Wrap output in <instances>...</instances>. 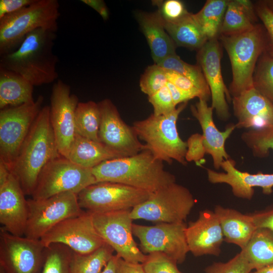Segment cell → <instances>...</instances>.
Masks as SVG:
<instances>
[{
    "mask_svg": "<svg viewBox=\"0 0 273 273\" xmlns=\"http://www.w3.org/2000/svg\"><path fill=\"white\" fill-rule=\"evenodd\" d=\"M195 203L189 190L175 182L152 193L131 210L130 215L133 220L158 223L185 222Z\"/></svg>",
    "mask_w": 273,
    "mask_h": 273,
    "instance_id": "obj_7",
    "label": "cell"
},
{
    "mask_svg": "<svg viewBox=\"0 0 273 273\" xmlns=\"http://www.w3.org/2000/svg\"><path fill=\"white\" fill-rule=\"evenodd\" d=\"M166 85L170 92L175 106L184 103H187L188 101L196 98L192 94L177 88L169 81L167 82Z\"/></svg>",
    "mask_w": 273,
    "mask_h": 273,
    "instance_id": "obj_48",
    "label": "cell"
},
{
    "mask_svg": "<svg viewBox=\"0 0 273 273\" xmlns=\"http://www.w3.org/2000/svg\"><path fill=\"white\" fill-rule=\"evenodd\" d=\"M152 193L126 185L99 182L77 194L80 208L92 213L132 209L149 198Z\"/></svg>",
    "mask_w": 273,
    "mask_h": 273,
    "instance_id": "obj_11",
    "label": "cell"
},
{
    "mask_svg": "<svg viewBox=\"0 0 273 273\" xmlns=\"http://www.w3.org/2000/svg\"><path fill=\"white\" fill-rule=\"evenodd\" d=\"M97 183L92 169L79 166L60 155L50 160L43 167L31 198L43 199L69 192L78 194Z\"/></svg>",
    "mask_w": 273,
    "mask_h": 273,
    "instance_id": "obj_8",
    "label": "cell"
},
{
    "mask_svg": "<svg viewBox=\"0 0 273 273\" xmlns=\"http://www.w3.org/2000/svg\"><path fill=\"white\" fill-rule=\"evenodd\" d=\"M78 98L70 86L61 79L53 85L50 119L60 154L67 158L75 135V113Z\"/></svg>",
    "mask_w": 273,
    "mask_h": 273,
    "instance_id": "obj_16",
    "label": "cell"
},
{
    "mask_svg": "<svg viewBox=\"0 0 273 273\" xmlns=\"http://www.w3.org/2000/svg\"><path fill=\"white\" fill-rule=\"evenodd\" d=\"M251 273H273V264H270L255 270Z\"/></svg>",
    "mask_w": 273,
    "mask_h": 273,
    "instance_id": "obj_53",
    "label": "cell"
},
{
    "mask_svg": "<svg viewBox=\"0 0 273 273\" xmlns=\"http://www.w3.org/2000/svg\"><path fill=\"white\" fill-rule=\"evenodd\" d=\"M21 185L11 174L0 186V223L9 233L24 236L28 219L27 200Z\"/></svg>",
    "mask_w": 273,
    "mask_h": 273,
    "instance_id": "obj_21",
    "label": "cell"
},
{
    "mask_svg": "<svg viewBox=\"0 0 273 273\" xmlns=\"http://www.w3.org/2000/svg\"><path fill=\"white\" fill-rule=\"evenodd\" d=\"M148 101L153 107V114L160 116L168 114L177 107L174 104L167 85L153 95L148 96Z\"/></svg>",
    "mask_w": 273,
    "mask_h": 273,
    "instance_id": "obj_42",
    "label": "cell"
},
{
    "mask_svg": "<svg viewBox=\"0 0 273 273\" xmlns=\"http://www.w3.org/2000/svg\"><path fill=\"white\" fill-rule=\"evenodd\" d=\"M235 165V161L230 159L223 161L221 164L224 172L207 169L209 181L212 184H228L231 187L234 196L248 200L253 197L254 187L261 188L265 195L272 193L273 173L258 172L251 174L238 170Z\"/></svg>",
    "mask_w": 273,
    "mask_h": 273,
    "instance_id": "obj_19",
    "label": "cell"
},
{
    "mask_svg": "<svg viewBox=\"0 0 273 273\" xmlns=\"http://www.w3.org/2000/svg\"><path fill=\"white\" fill-rule=\"evenodd\" d=\"M241 251L253 269L273 264V232L267 229H257Z\"/></svg>",
    "mask_w": 273,
    "mask_h": 273,
    "instance_id": "obj_30",
    "label": "cell"
},
{
    "mask_svg": "<svg viewBox=\"0 0 273 273\" xmlns=\"http://www.w3.org/2000/svg\"><path fill=\"white\" fill-rule=\"evenodd\" d=\"M158 65L165 69L175 71L188 78L207 100L211 96L210 88L199 65H193L184 62L176 54L167 57Z\"/></svg>",
    "mask_w": 273,
    "mask_h": 273,
    "instance_id": "obj_34",
    "label": "cell"
},
{
    "mask_svg": "<svg viewBox=\"0 0 273 273\" xmlns=\"http://www.w3.org/2000/svg\"><path fill=\"white\" fill-rule=\"evenodd\" d=\"M185 222L158 223L155 225L132 224L133 235L140 242L144 254L161 252L177 264L182 263L189 252Z\"/></svg>",
    "mask_w": 273,
    "mask_h": 273,
    "instance_id": "obj_13",
    "label": "cell"
},
{
    "mask_svg": "<svg viewBox=\"0 0 273 273\" xmlns=\"http://www.w3.org/2000/svg\"><path fill=\"white\" fill-rule=\"evenodd\" d=\"M153 3L158 7L157 11L164 23L177 22L189 13L183 3L178 0L155 1Z\"/></svg>",
    "mask_w": 273,
    "mask_h": 273,
    "instance_id": "obj_41",
    "label": "cell"
},
{
    "mask_svg": "<svg viewBox=\"0 0 273 273\" xmlns=\"http://www.w3.org/2000/svg\"><path fill=\"white\" fill-rule=\"evenodd\" d=\"M118 258L117 255H113L101 273H116Z\"/></svg>",
    "mask_w": 273,
    "mask_h": 273,
    "instance_id": "obj_51",
    "label": "cell"
},
{
    "mask_svg": "<svg viewBox=\"0 0 273 273\" xmlns=\"http://www.w3.org/2000/svg\"><path fill=\"white\" fill-rule=\"evenodd\" d=\"M40 240L45 247L59 243L80 254L92 253L106 244L96 230L92 213L84 210L61 221Z\"/></svg>",
    "mask_w": 273,
    "mask_h": 273,
    "instance_id": "obj_15",
    "label": "cell"
},
{
    "mask_svg": "<svg viewBox=\"0 0 273 273\" xmlns=\"http://www.w3.org/2000/svg\"><path fill=\"white\" fill-rule=\"evenodd\" d=\"M131 210L92 213L93 222L99 235L116 255L128 262L142 263L147 255L133 239Z\"/></svg>",
    "mask_w": 273,
    "mask_h": 273,
    "instance_id": "obj_12",
    "label": "cell"
},
{
    "mask_svg": "<svg viewBox=\"0 0 273 273\" xmlns=\"http://www.w3.org/2000/svg\"><path fill=\"white\" fill-rule=\"evenodd\" d=\"M213 110L211 106H208L206 100L202 99L191 107V112L202 130L206 154L211 155L214 168L219 169L223 161L231 159L225 150V143L236 127L235 125H231L225 130L219 131L213 119Z\"/></svg>",
    "mask_w": 273,
    "mask_h": 273,
    "instance_id": "obj_23",
    "label": "cell"
},
{
    "mask_svg": "<svg viewBox=\"0 0 273 273\" xmlns=\"http://www.w3.org/2000/svg\"><path fill=\"white\" fill-rule=\"evenodd\" d=\"M50 119V107L41 109L11 169L25 195H32L45 165L60 156Z\"/></svg>",
    "mask_w": 273,
    "mask_h": 273,
    "instance_id": "obj_3",
    "label": "cell"
},
{
    "mask_svg": "<svg viewBox=\"0 0 273 273\" xmlns=\"http://www.w3.org/2000/svg\"><path fill=\"white\" fill-rule=\"evenodd\" d=\"M11 173L7 166L4 163L0 161V186H3L7 182Z\"/></svg>",
    "mask_w": 273,
    "mask_h": 273,
    "instance_id": "obj_52",
    "label": "cell"
},
{
    "mask_svg": "<svg viewBox=\"0 0 273 273\" xmlns=\"http://www.w3.org/2000/svg\"><path fill=\"white\" fill-rule=\"evenodd\" d=\"M241 139L255 157H266L273 150V125L249 129L241 134Z\"/></svg>",
    "mask_w": 273,
    "mask_h": 273,
    "instance_id": "obj_36",
    "label": "cell"
},
{
    "mask_svg": "<svg viewBox=\"0 0 273 273\" xmlns=\"http://www.w3.org/2000/svg\"><path fill=\"white\" fill-rule=\"evenodd\" d=\"M116 273H145L142 263L126 261L118 256Z\"/></svg>",
    "mask_w": 273,
    "mask_h": 273,
    "instance_id": "obj_49",
    "label": "cell"
},
{
    "mask_svg": "<svg viewBox=\"0 0 273 273\" xmlns=\"http://www.w3.org/2000/svg\"><path fill=\"white\" fill-rule=\"evenodd\" d=\"M81 2L97 12L104 20H107L109 19V10L104 1L81 0Z\"/></svg>",
    "mask_w": 273,
    "mask_h": 273,
    "instance_id": "obj_50",
    "label": "cell"
},
{
    "mask_svg": "<svg viewBox=\"0 0 273 273\" xmlns=\"http://www.w3.org/2000/svg\"><path fill=\"white\" fill-rule=\"evenodd\" d=\"M44 100H36L0 111V161L11 171L20 148L42 109Z\"/></svg>",
    "mask_w": 273,
    "mask_h": 273,
    "instance_id": "obj_9",
    "label": "cell"
},
{
    "mask_svg": "<svg viewBox=\"0 0 273 273\" xmlns=\"http://www.w3.org/2000/svg\"><path fill=\"white\" fill-rule=\"evenodd\" d=\"M35 0H1L0 18L16 12L32 4Z\"/></svg>",
    "mask_w": 273,
    "mask_h": 273,
    "instance_id": "obj_47",
    "label": "cell"
},
{
    "mask_svg": "<svg viewBox=\"0 0 273 273\" xmlns=\"http://www.w3.org/2000/svg\"><path fill=\"white\" fill-rule=\"evenodd\" d=\"M257 63L253 86L273 104V57L264 52Z\"/></svg>",
    "mask_w": 273,
    "mask_h": 273,
    "instance_id": "obj_37",
    "label": "cell"
},
{
    "mask_svg": "<svg viewBox=\"0 0 273 273\" xmlns=\"http://www.w3.org/2000/svg\"><path fill=\"white\" fill-rule=\"evenodd\" d=\"M253 268L242 251L226 262H214L205 269L206 273H250Z\"/></svg>",
    "mask_w": 273,
    "mask_h": 273,
    "instance_id": "obj_40",
    "label": "cell"
},
{
    "mask_svg": "<svg viewBox=\"0 0 273 273\" xmlns=\"http://www.w3.org/2000/svg\"><path fill=\"white\" fill-rule=\"evenodd\" d=\"M270 11L273 13V0L262 1Z\"/></svg>",
    "mask_w": 273,
    "mask_h": 273,
    "instance_id": "obj_54",
    "label": "cell"
},
{
    "mask_svg": "<svg viewBox=\"0 0 273 273\" xmlns=\"http://www.w3.org/2000/svg\"><path fill=\"white\" fill-rule=\"evenodd\" d=\"M220 47L217 37L208 40L198 50L197 60L210 88L211 106L220 119L226 120L230 117L226 100L231 98L222 76Z\"/></svg>",
    "mask_w": 273,
    "mask_h": 273,
    "instance_id": "obj_18",
    "label": "cell"
},
{
    "mask_svg": "<svg viewBox=\"0 0 273 273\" xmlns=\"http://www.w3.org/2000/svg\"><path fill=\"white\" fill-rule=\"evenodd\" d=\"M237 128L260 129L273 125V104L254 87L232 99Z\"/></svg>",
    "mask_w": 273,
    "mask_h": 273,
    "instance_id": "obj_22",
    "label": "cell"
},
{
    "mask_svg": "<svg viewBox=\"0 0 273 273\" xmlns=\"http://www.w3.org/2000/svg\"><path fill=\"white\" fill-rule=\"evenodd\" d=\"M45 247L40 239L12 235L0 228V273H38Z\"/></svg>",
    "mask_w": 273,
    "mask_h": 273,
    "instance_id": "obj_14",
    "label": "cell"
},
{
    "mask_svg": "<svg viewBox=\"0 0 273 273\" xmlns=\"http://www.w3.org/2000/svg\"><path fill=\"white\" fill-rule=\"evenodd\" d=\"M101 112L98 103L93 101L79 102L75 110L76 133L96 142H100L99 131Z\"/></svg>",
    "mask_w": 273,
    "mask_h": 273,
    "instance_id": "obj_31",
    "label": "cell"
},
{
    "mask_svg": "<svg viewBox=\"0 0 273 273\" xmlns=\"http://www.w3.org/2000/svg\"><path fill=\"white\" fill-rule=\"evenodd\" d=\"M186 236L189 251L194 256L219 255L224 236L214 211H201L198 219L187 225Z\"/></svg>",
    "mask_w": 273,
    "mask_h": 273,
    "instance_id": "obj_20",
    "label": "cell"
},
{
    "mask_svg": "<svg viewBox=\"0 0 273 273\" xmlns=\"http://www.w3.org/2000/svg\"><path fill=\"white\" fill-rule=\"evenodd\" d=\"M250 215L257 229H267L273 232V206Z\"/></svg>",
    "mask_w": 273,
    "mask_h": 273,
    "instance_id": "obj_46",
    "label": "cell"
},
{
    "mask_svg": "<svg viewBox=\"0 0 273 273\" xmlns=\"http://www.w3.org/2000/svg\"><path fill=\"white\" fill-rule=\"evenodd\" d=\"M60 16L57 0H35L28 6L0 18V56L16 51L26 36L36 29L56 32Z\"/></svg>",
    "mask_w": 273,
    "mask_h": 273,
    "instance_id": "obj_4",
    "label": "cell"
},
{
    "mask_svg": "<svg viewBox=\"0 0 273 273\" xmlns=\"http://www.w3.org/2000/svg\"><path fill=\"white\" fill-rule=\"evenodd\" d=\"M255 11L266 30V47L264 52L273 57V13L263 2L257 5Z\"/></svg>",
    "mask_w": 273,
    "mask_h": 273,
    "instance_id": "obj_43",
    "label": "cell"
},
{
    "mask_svg": "<svg viewBox=\"0 0 273 273\" xmlns=\"http://www.w3.org/2000/svg\"><path fill=\"white\" fill-rule=\"evenodd\" d=\"M187 103L178 105L172 112L164 115L152 114L148 118L133 122L132 127L139 140L145 142L146 149L157 159L171 164L175 160L187 164L185 156L187 142L179 136L176 123Z\"/></svg>",
    "mask_w": 273,
    "mask_h": 273,
    "instance_id": "obj_5",
    "label": "cell"
},
{
    "mask_svg": "<svg viewBox=\"0 0 273 273\" xmlns=\"http://www.w3.org/2000/svg\"><path fill=\"white\" fill-rule=\"evenodd\" d=\"M56 32L43 29L28 34L14 52L0 56V67L15 72L34 86L58 79L59 59L53 51Z\"/></svg>",
    "mask_w": 273,
    "mask_h": 273,
    "instance_id": "obj_1",
    "label": "cell"
},
{
    "mask_svg": "<svg viewBox=\"0 0 273 273\" xmlns=\"http://www.w3.org/2000/svg\"><path fill=\"white\" fill-rule=\"evenodd\" d=\"M164 24L176 46L199 50L208 40L190 13L177 22Z\"/></svg>",
    "mask_w": 273,
    "mask_h": 273,
    "instance_id": "obj_29",
    "label": "cell"
},
{
    "mask_svg": "<svg viewBox=\"0 0 273 273\" xmlns=\"http://www.w3.org/2000/svg\"><path fill=\"white\" fill-rule=\"evenodd\" d=\"M256 20L254 9L249 1H229L219 30L221 35H231L253 29Z\"/></svg>",
    "mask_w": 273,
    "mask_h": 273,
    "instance_id": "obj_28",
    "label": "cell"
},
{
    "mask_svg": "<svg viewBox=\"0 0 273 273\" xmlns=\"http://www.w3.org/2000/svg\"><path fill=\"white\" fill-rule=\"evenodd\" d=\"M214 212L220 222L224 241L243 249L257 229L250 214L220 205L215 206Z\"/></svg>",
    "mask_w": 273,
    "mask_h": 273,
    "instance_id": "obj_25",
    "label": "cell"
},
{
    "mask_svg": "<svg viewBox=\"0 0 273 273\" xmlns=\"http://www.w3.org/2000/svg\"><path fill=\"white\" fill-rule=\"evenodd\" d=\"M28 219L24 236L40 239L61 221L81 214L77 194L73 192L58 194L46 199H27Z\"/></svg>",
    "mask_w": 273,
    "mask_h": 273,
    "instance_id": "obj_10",
    "label": "cell"
},
{
    "mask_svg": "<svg viewBox=\"0 0 273 273\" xmlns=\"http://www.w3.org/2000/svg\"><path fill=\"white\" fill-rule=\"evenodd\" d=\"M114 250L107 244L85 254L73 252L71 263V273H101L113 255Z\"/></svg>",
    "mask_w": 273,
    "mask_h": 273,
    "instance_id": "obj_33",
    "label": "cell"
},
{
    "mask_svg": "<svg viewBox=\"0 0 273 273\" xmlns=\"http://www.w3.org/2000/svg\"><path fill=\"white\" fill-rule=\"evenodd\" d=\"M229 1L208 0L193 16L208 39L217 37Z\"/></svg>",
    "mask_w": 273,
    "mask_h": 273,
    "instance_id": "obj_32",
    "label": "cell"
},
{
    "mask_svg": "<svg viewBox=\"0 0 273 273\" xmlns=\"http://www.w3.org/2000/svg\"><path fill=\"white\" fill-rule=\"evenodd\" d=\"M186 142L187 144V151L185 156L186 161L197 162L201 160L206 154L202 135L198 133L193 134Z\"/></svg>",
    "mask_w": 273,
    "mask_h": 273,
    "instance_id": "obj_45",
    "label": "cell"
},
{
    "mask_svg": "<svg viewBox=\"0 0 273 273\" xmlns=\"http://www.w3.org/2000/svg\"><path fill=\"white\" fill-rule=\"evenodd\" d=\"M231 63L233 79L230 93L233 97L254 87L253 75L259 58L266 47V35L262 27L255 25L249 31L221 35Z\"/></svg>",
    "mask_w": 273,
    "mask_h": 273,
    "instance_id": "obj_6",
    "label": "cell"
},
{
    "mask_svg": "<svg viewBox=\"0 0 273 273\" xmlns=\"http://www.w3.org/2000/svg\"><path fill=\"white\" fill-rule=\"evenodd\" d=\"M101 121L99 131L100 142L121 157L134 155L146 149L132 126L121 118L113 102L105 99L98 103Z\"/></svg>",
    "mask_w": 273,
    "mask_h": 273,
    "instance_id": "obj_17",
    "label": "cell"
},
{
    "mask_svg": "<svg viewBox=\"0 0 273 273\" xmlns=\"http://www.w3.org/2000/svg\"><path fill=\"white\" fill-rule=\"evenodd\" d=\"M167 82L165 69L154 64L145 70L140 80V86L142 92L150 96L166 86Z\"/></svg>",
    "mask_w": 273,
    "mask_h": 273,
    "instance_id": "obj_38",
    "label": "cell"
},
{
    "mask_svg": "<svg viewBox=\"0 0 273 273\" xmlns=\"http://www.w3.org/2000/svg\"><path fill=\"white\" fill-rule=\"evenodd\" d=\"M141 29L150 47L155 64L176 54V44L166 32L163 20L158 11L141 12L136 14Z\"/></svg>",
    "mask_w": 273,
    "mask_h": 273,
    "instance_id": "obj_24",
    "label": "cell"
},
{
    "mask_svg": "<svg viewBox=\"0 0 273 273\" xmlns=\"http://www.w3.org/2000/svg\"><path fill=\"white\" fill-rule=\"evenodd\" d=\"M121 157L100 142L76 133L67 158L82 167L92 169L101 163Z\"/></svg>",
    "mask_w": 273,
    "mask_h": 273,
    "instance_id": "obj_27",
    "label": "cell"
},
{
    "mask_svg": "<svg viewBox=\"0 0 273 273\" xmlns=\"http://www.w3.org/2000/svg\"><path fill=\"white\" fill-rule=\"evenodd\" d=\"M73 251L68 247L54 243L45 248L41 273H71Z\"/></svg>",
    "mask_w": 273,
    "mask_h": 273,
    "instance_id": "obj_35",
    "label": "cell"
},
{
    "mask_svg": "<svg viewBox=\"0 0 273 273\" xmlns=\"http://www.w3.org/2000/svg\"><path fill=\"white\" fill-rule=\"evenodd\" d=\"M33 88L19 74L0 67V109L34 101Z\"/></svg>",
    "mask_w": 273,
    "mask_h": 273,
    "instance_id": "obj_26",
    "label": "cell"
},
{
    "mask_svg": "<svg viewBox=\"0 0 273 273\" xmlns=\"http://www.w3.org/2000/svg\"><path fill=\"white\" fill-rule=\"evenodd\" d=\"M163 162L145 149L134 155L105 161L92 171L97 183H120L152 193L175 182Z\"/></svg>",
    "mask_w": 273,
    "mask_h": 273,
    "instance_id": "obj_2",
    "label": "cell"
},
{
    "mask_svg": "<svg viewBox=\"0 0 273 273\" xmlns=\"http://www.w3.org/2000/svg\"><path fill=\"white\" fill-rule=\"evenodd\" d=\"M142 264L145 273H181L176 262L161 252L148 254Z\"/></svg>",
    "mask_w": 273,
    "mask_h": 273,
    "instance_id": "obj_39",
    "label": "cell"
},
{
    "mask_svg": "<svg viewBox=\"0 0 273 273\" xmlns=\"http://www.w3.org/2000/svg\"><path fill=\"white\" fill-rule=\"evenodd\" d=\"M165 74L168 81L177 88L192 94L199 99H202L207 101L202 92L190 80L184 75L175 71L167 69H165Z\"/></svg>",
    "mask_w": 273,
    "mask_h": 273,
    "instance_id": "obj_44",
    "label": "cell"
}]
</instances>
